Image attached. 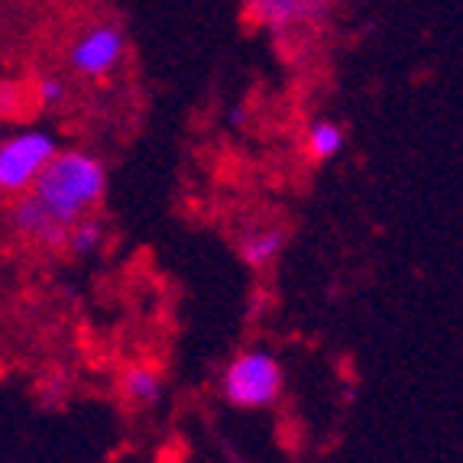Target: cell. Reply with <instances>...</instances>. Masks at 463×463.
I'll use <instances>...</instances> for the list:
<instances>
[{
  "mask_svg": "<svg viewBox=\"0 0 463 463\" xmlns=\"http://www.w3.org/2000/svg\"><path fill=\"white\" fill-rule=\"evenodd\" d=\"M250 16L272 33H288L311 24L321 0H247Z\"/></svg>",
  "mask_w": 463,
  "mask_h": 463,
  "instance_id": "obj_6",
  "label": "cell"
},
{
  "mask_svg": "<svg viewBox=\"0 0 463 463\" xmlns=\"http://www.w3.org/2000/svg\"><path fill=\"white\" fill-rule=\"evenodd\" d=\"M120 389H124V399L137 409H153L159 405L165 395V376L159 366L153 364H133L127 366L124 379H120Z\"/></svg>",
  "mask_w": 463,
  "mask_h": 463,
  "instance_id": "obj_7",
  "label": "cell"
},
{
  "mask_svg": "<svg viewBox=\"0 0 463 463\" xmlns=\"http://www.w3.org/2000/svg\"><path fill=\"white\" fill-rule=\"evenodd\" d=\"M286 389L282 364L269 350H243L224 373V399L237 409H269Z\"/></svg>",
  "mask_w": 463,
  "mask_h": 463,
  "instance_id": "obj_2",
  "label": "cell"
},
{
  "mask_svg": "<svg viewBox=\"0 0 463 463\" xmlns=\"http://www.w3.org/2000/svg\"><path fill=\"white\" fill-rule=\"evenodd\" d=\"M39 98H43V104H59L65 98V85L59 78H43L39 81Z\"/></svg>",
  "mask_w": 463,
  "mask_h": 463,
  "instance_id": "obj_11",
  "label": "cell"
},
{
  "mask_svg": "<svg viewBox=\"0 0 463 463\" xmlns=\"http://www.w3.org/2000/svg\"><path fill=\"white\" fill-rule=\"evenodd\" d=\"M108 192V169L85 149H59L33 182L30 194L46 208L55 224L69 231L75 221L91 214Z\"/></svg>",
  "mask_w": 463,
  "mask_h": 463,
  "instance_id": "obj_1",
  "label": "cell"
},
{
  "mask_svg": "<svg viewBox=\"0 0 463 463\" xmlns=\"http://www.w3.org/2000/svg\"><path fill=\"white\" fill-rule=\"evenodd\" d=\"M344 143H347V137H344L340 124H334V120H315V124L308 127V137H305L308 156L317 159V163L334 159V156L344 149Z\"/></svg>",
  "mask_w": 463,
  "mask_h": 463,
  "instance_id": "obj_9",
  "label": "cell"
},
{
  "mask_svg": "<svg viewBox=\"0 0 463 463\" xmlns=\"http://www.w3.org/2000/svg\"><path fill=\"white\" fill-rule=\"evenodd\" d=\"M104 243V221L94 214H85L81 221L69 227L65 233V247L71 250L75 256H94Z\"/></svg>",
  "mask_w": 463,
  "mask_h": 463,
  "instance_id": "obj_10",
  "label": "cell"
},
{
  "mask_svg": "<svg viewBox=\"0 0 463 463\" xmlns=\"http://www.w3.org/2000/svg\"><path fill=\"white\" fill-rule=\"evenodd\" d=\"M127 39L114 24H98L75 39L71 46V69L85 78H108L117 65L124 62Z\"/></svg>",
  "mask_w": 463,
  "mask_h": 463,
  "instance_id": "obj_4",
  "label": "cell"
},
{
  "mask_svg": "<svg viewBox=\"0 0 463 463\" xmlns=\"http://www.w3.org/2000/svg\"><path fill=\"white\" fill-rule=\"evenodd\" d=\"M59 153L52 133L26 130L7 137L0 143V194H26L36 182V175L46 169V163Z\"/></svg>",
  "mask_w": 463,
  "mask_h": 463,
  "instance_id": "obj_3",
  "label": "cell"
},
{
  "mask_svg": "<svg viewBox=\"0 0 463 463\" xmlns=\"http://www.w3.org/2000/svg\"><path fill=\"white\" fill-rule=\"evenodd\" d=\"M286 250V233L279 227H266V231H250L240 237L237 253L250 269H263V266L276 263Z\"/></svg>",
  "mask_w": 463,
  "mask_h": 463,
  "instance_id": "obj_8",
  "label": "cell"
},
{
  "mask_svg": "<svg viewBox=\"0 0 463 463\" xmlns=\"http://www.w3.org/2000/svg\"><path fill=\"white\" fill-rule=\"evenodd\" d=\"M10 227L20 237L39 243V247H59V243H65V233H69L65 227L55 224L52 217L46 214V208L30 192L16 194L14 208H10Z\"/></svg>",
  "mask_w": 463,
  "mask_h": 463,
  "instance_id": "obj_5",
  "label": "cell"
}]
</instances>
